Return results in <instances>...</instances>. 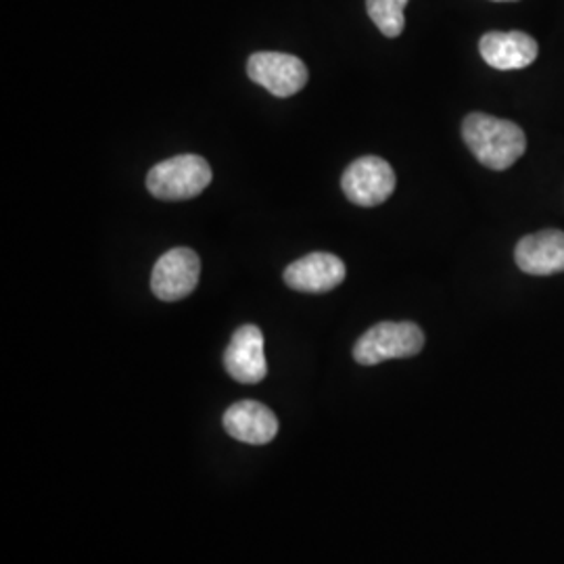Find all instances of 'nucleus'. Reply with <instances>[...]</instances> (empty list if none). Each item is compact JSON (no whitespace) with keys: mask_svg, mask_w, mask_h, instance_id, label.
I'll use <instances>...</instances> for the list:
<instances>
[{"mask_svg":"<svg viewBox=\"0 0 564 564\" xmlns=\"http://www.w3.org/2000/svg\"><path fill=\"white\" fill-rule=\"evenodd\" d=\"M463 137L470 153L485 167L502 172L523 158L527 137L514 121L487 113H470L463 123Z\"/></svg>","mask_w":564,"mask_h":564,"instance_id":"f257e3e1","label":"nucleus"},{"mask_svg":"<svg viewBox=\"0 0 564 564\" xmlns=\"http://www.w3.org/2000/svg\"><path fill=\"white\" fill-rule=\"evenodd\" d=\"M212 184V167L199 155H176L158 163L147 174V188L163 202L199 197Z\"/></svg>","mask_w":564,"mask_h":564,"instance_id":"f03ea898","label":"nucleus"},{"mask_svg":"<svg viewBox=\"0 0 564 564\" xmlns=\"http://www.w3.org/2000/svg\"><path fill=\"white\" fill-rule=\"evenodd\" d=\"M424 347V333L414 323H379L368 328L354 347V358L362 366L412 358Z\"/></svg>","mask_w":564,"mask_h":564,"instance_id":"7ed1b4c3","label":"nucleus"},{"mask_svg":"<svg viewBox=\"0 0 564 564\" xmlns=\"http://www.w3.org/2000/svg\"><path fill=\"white\" fill-rule=\"evenodd\" d=\"M395 172L383 158H360L343 172L341 186L345 197L360 207H377L387 202L395 191Z\"/></svg>","mask_w":564,"mask_h":564,"instance_id":"20e7f679","label":"nucleus"},{"mask_svg":"<svg viewBox=\"0 0 564 564\" xmlns=\"http://www.w3.org/2000/svg\"><path fill=\"white\" fill-rule=\"evenodd\" d=\"M202 274V260L188 247H174L153 265L151 289L153 295L162 302H181L188 297Z\"/></svg>","mask_w":564,"mask_h":564,"instance_id":"39448f33","label":"nucleus"},{"mask_svg":"<svg viewBox=\"0 0 564 564\" xmlns=\"http://www.w3.org/2000/svg\"><path fill=\"white\" fill-rule=\"evenodd\" d=\"M249 78L274 97H293L307 84V67L300 57L286 53H256L247 63Z\"/></svg>","mask_w":564,"mask_h":564,"instance_id":"423d86ee","label":"nucleus"},{"mask_svg":"<svg viewBox=\"0 0 564 564\" xmlns=\"http://www.w3.org/2000/svg\"><path fill=\"white\" fill-rule=\"evenodd\" d=\"M224 368L239 383H262L268 375V364L263 356L262 330L258 326L245 324L235 330L224 351Z\"/></svg>","mask_w":564,"mask_h":564,"instance_id":"0eeeda50","label":"nucleus"},{"mask_svg":"<svg viewBox=\"0 0 564 564\" xmlns=\"http://www.w3.org/2000/svg\"><path fill=\"white\" fill-rule=\"evenodd\" d=\"M223 423L226 433L242 444H270L279 433L276 414L268 405L253 400L232 403L224 412Z\"/></svg>","mask_w":564,"mask_h":564,"instance_id":"6e6552de","label":"nucleus"},{"mask_svg":"<svg viewBox=\"0 0 564 564\" xmlns=\"http://www.w3.org/2000/svg\"><path fill=\"white\" fill-rule=\"evenodd\" d=\"M345 263L333 253H310L286 265L284 282L300 293H326L345 281Z\"/></svg>","mask_w":564,"mask_h":564,"instance_id":"1a4fd4ad","label":"nucleus"},{"mask_svg":"<svg viewBox=\"0 0 564 564\" xmlns=\"http://www.w3.org/2000/svg\"><path fill=\"white\" fill-rule=\"evenodd\" d=\"M517 265L533 276H550L564 272V232L547 228L523 237L514 251Z\"/></svg>","mask_w":564,"mask_h":564,"instance_id":"9d476101","label":"nucleus"},{"mask_svg":"<svg viewBox=\"0 0 564 564\" xmlns=\"http://www.w3.org/2000/svg\"><path fill=\"white\" fill-rule=\"evenodd\" d=\"M479 51L487 65L510 72L529 67L538 59L540 46L524 32H489L479 42Z\"/></svg>","mask_w":564,"mask_h":564,"instance_id":"9b49d317","label":"nucleus"},{"mask_svg":"<svg viewBox=\"0 0 564 564\" xmlns=\"http://www.w3.org/2000/svg\"><path fill=\"white\" fill-rule=\"evenodd\" d=\"M410 0H366V11L372 23L387 39H398L403 32V9Z\"/></svg>","mask_w":564,"mask_h":564,"instance_id":"f8f14e48","label":"nucleus"},{"mask_svg":"<svg viewBox=\"0 0 564 564\" xmlns=\"http://www.w3.org/2000/svg\"><path fill=\"white\" fill-rule=\"evenodd\" d=\"M494 2H514V0H494Z\"/></svg>","mask_w":564,"mask_h":564,"instance_id":"ddd939ff","label":"nucleus"}]
</instances>
